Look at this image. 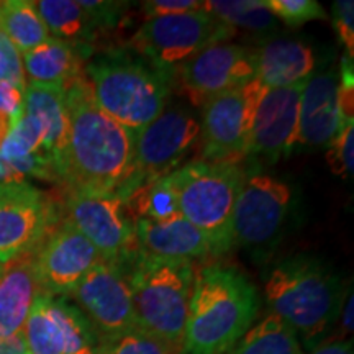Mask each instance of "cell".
Masks as SVG:
<instances>
[{"label":"cell","instance_id":"cell-1","mask_svg":"<svg viewBox=\"0 0 354 354\" xmlns=\"http://www.w3.org/2000/svg\"><path fill=\"white\" fill-rule=\"evenodd\" d=\"M68 149L59 172L66 190L117 194L131 172L135 133L102 110L86 74L64 88Z\"/></svg>","mask_w":354,"mask_h":354},{"label":"cell","instance_id":"cell-2","mask_svg":"<svg viewBox=\"0 0 354 354\" xmlns=\"http://www.w3.org/2000/svg\"><path fill=\"white\" fill-rule=\"evenodd\" d=\"M259 312L253 282L234 266L215 263L194 274L192 297L177 354H232Z\"/></svg>","mask_w":354,"mask_h":354},{"label":"cell","instance_id":"cell-3","mask_svg":"<svg viewBox=\"0 0 354 354\" xmlns=\"http://www.w3.org/2000/svg\"><path fill=\"white\" fill-rule=\"evenodd\" d=\"M264 295L271 313L284 320L310 351L325 343L346 299L338 276L308 256L274 266L264 281Z\"/></svg>","mask_w":354,"mask_h":354},{"label":"cell","instance_id":"cell-4","mask_svg":"<svg viewBox=\"0 0 354 354\" xmlns=\"http://www.w3.org/2000/svg\"><path fill=\"white\" fill-rule=\"evenodd\" d=\"M84 73L97 105L133 133L165 112L169 81L146 59L123 51L105 53L95 56Z\"/></svg>","mask_w":354,"mask_h":354},{"label":"cell","instance_id":"cell-5","mask_svg":"<svg viewBox=\"0 0 354 354\" xmlns=\"http://www.w3.org/2000/svg\"><path fill=\"white\" fill-rule=\"evenodd\" d=\"M128 274L136 320L177 354L192 297L194 263L161 259L136 250Z\"/></svg>","mask_w":354,"mask_h":354},{"label":"cell","instance_id":"cell-6","mask_svg":"<svg viewBox=\"0 0 354 354\" xmlns=\"http://www.w3.org/2000/svg\"><path fill=\"white\" fill-rule=\"evenodd\" d=\"M180 216L209 238L214 254L232 248V221L238 194L246 179L241 162H189L171 174Z\"/></svg>","mask_w":354,"mask_h":354},{"label":"cell","instance_id":"cell-7","mask_svg":"<svg viewBox=\"0 0 354 354\" xmlns=\"http://www.w3.org/2000/svg\"><path fill=\"white\" fill-rule=\"evenodd\" d=\"M236 30L207 10L146 20L131 39L136 53L169 77L202 50L225 43Z\"/></svg>","mask_w":354,"mask_h":354},{"label":"cell","instance_id":"cell-8","mask_svg":"<svg viewBox=\"0 0 354 354\" xmlns=\"http://www.w3.org/2000/svg\"><path fill=\"white\" fill-rule=\"evenodd\" d=\"M201 125L183 109H169L135 133L131 172L117 196L125 201L143 185L172 174L198 143Z\"/></svg>","mask_w":354,"mask_h":354},{"label":"cell","instance_id":"cell-9","mask_svg":"<svg viewBox=\"0 0 354 354\" xmlns=\"http://www.w3.org/2000/svg\"><path fill=\"white\" fill-rule=\"evenodd\" d=\"M266 87L258 79L214 97L202 107L198 151L203 161L241 162L248 158Z\"/></svg>","mask_w":354,"mask_h":354},{"label":"cell","instance_id":"cell-10","mask_svg":"<svg viewBox=\"0 0 354 354\" xmlns=\"http://www.w3.org/2000/svg\"><path fill=\"white\" fill-rule=\"evenodd\" d=\"M66 218L99 251L102 259L125 266L138 250L135 228L115 194L66 190Z\"/></svg>","mask_w":354,"mask_h":354},{"label":"cell","instance_id":"cell-11","mask_svg":"<svg viewBox=\"0 0 354 354\" xmlns=\"http://www.w3.org/2000/svg\"><path fill=\"white\" fill-rule=\"evenodd\" d=\"M71 297L104 344L138 328L128 274L123 264L102 261L79 282Z\"/></svg>","mask_w":354,"mask_h":354},{"label":"cell","instance_id":"cell-12","mask_svg":"<svg viewBox=\"0 0 354 354\" xmlns=\"http://www.w3.org/2000/svg\"><path fill=\"white\" fill-rule=\"evenodd\" d=\"M56 225L55 202L32 184L0 183V264L33 251Z\"/></svg>","mask_w":354,"mask_h":354},{"label":"cell","instance_id":"cell-13","mask_svg":"<svg viewBox=\"0 0 354 354\" xmlns=\"http://www.w3.org/2000/svg\"><path fill=\"white\" fill-rule=\"evenodd\" d=\"M28 354H97L91 322L64 297L39 294L24 326Z\"/></svg>","mask_w":354,"mask_h":354},{"label":"cell","instance_id":"cell-14","mask_svg":"<svg viewBox=\"0 0 354 354\" xmlns=\"http://www.w3.org/2000/svg\"><path fill=\"white\" fill-rule=\"evenodd\" d=\"M102 256L94 245L68 220L56 223L35 251V266L41 294L51 297L71 295Z\"/></svg>","mask_w":354,"mask_h":354},{"label":"cell","instance_id":"cell-15","mask_svg":"<svg viewBox=\"0 0 354 354\" xmlns=\"http://www.w3.org/2000/svg\"><path fill=\"white\" fill-rule=\"evenodd\" d=\"M292 190L268 174L246 176L232 221V248L268 245L281 232L290 207Z\"/></svg>","mask_w":354,"mask_h":354},{"label":"cell","instance_id":"cell-16","mask_svg":"<svg viewBox=\"0 0 354 354\" xmlns=\"http://www.w3.org/2000/svg\"><path fill=\"white\" fill-rule=\"evenodd\" d=\"M179 86L197 107L223 92L253 81V56L233 43H216L202 50L176 71Z\"/></svg>","mask_w":354,"mask_h":354},{"label":"cell","instance_id":"cell-17","mask_svg":"<svg viewBox=\"0 0 354 354\" xmlns=\"http://www.w3.org/2000/svg\"><path fill=\"white\" fill-rule=\"evenodd\" d=\"M305 81L289 87L266 88L256 112L248 156L276 162L297 145L300 95Z\"/></svg>","mask_w":354,"mask_h":354},{"label":"cell","instance_id":"cell-18","mask_svg":"<svg viewBox=\"0 0 354 354\" xmlns=\"http://www.w3.org/2000/svg\"><path fill=\"white\" fill-rule=\"evenodd\" d=\"M338 86L339 73L335 68L313 73L305 81L300 95L297 145L304 148L328 146L348 125L339 110Z\"/></svg>","mask_w":354,"mask_h":354},{"label":"cell","instance_id":"cell-19","mask_svg":"<svg viewBox=\"0 0 354 354\" xmlns=\"http://www.w3.org/2000/svg\"><path fill=\"white\" fill-rule=\"evenodd\" d=\"M138 250L161 259L190 261L214 254L209 238L180 215L171 220L133 221Z\"/></svg>","mask_w":354,"mask_h":354},{"label":"cell","instance_id":"cell-20","mask_svg":"<svg viewBox=\"0 0 354 354\" xmlns=\"http://www.w3.org/2000/svg\"><path fill=\"white\" fill-rule=\"evenodd\" d=\"M35 251L8 261L0 272V338L24 333L30 310L41 294Z\"/></svg>","mask_w":354,"mask_h":354},{"label":"cell","instance_id":"cell-21","mask_svg":"<svg viewBox=\"0 0 354 354\" xmlns=\"http://www.w3.org/2000/svg\"><path fill=\"white\" fill-rule=\"evenodd\" d=\"M254 77L266 88L289 87L304 82L313 74L315 56L307 44L299 39L277 38L251 51Z\"/></svg>","mask_w":354,"mask_h":354},{"label":"cell","instance_id":"cell-22","mask_svg":"<svg viewBox=\"0 0 354 354\" xmlns=\"http://www.w3.org/2000/svg\"><path fill=\"white\" fill-rule=\"evenodd\" d=\"M24 110L37 118L43 130V153L55 167L56 180L68 149L69 115L64 88L55 86L26 84Z\"/></svg>","mask_w":354,"mask_h":354},{"label":"cell","instance_id":"cell-23","mask_svg":"<svg viewBox=\"0 0 354 354\" xmlns=\"http://www.w3.org/2000/svg\"><path fill=\"white\" fill-rule=\"evenodd\" d=\"M77 48L50 37L32 51L21 55L26 84L68 87L74 79L86 74Z\"/></svg>","mask_w":354,"mask_h":354},{"label":"cell","instance_id":"cell-24","mask_svg":"<svg viewBox=\"0 0 354 354\" xmlns=\"http://www.w3.org/2000/svg\"><path fill=\"white\" fill-rule=\"evenodd\" d=\"M35 7L53 38L74 46L88 41L99 28L81 3L74 0H39Z\"/></svg>","mask_w":354,"mask_h":354},{"label":"cell","instance_id":"cell-25","mask_svg":"<svg viewBox=\"0 0 354 354\" xmlns=\"http://www.w3.org/2000/svg\"><path fill=\"white\" fill-rule=\"evenodd\" d=\"M0 30L20 55L32 51L50 38V32L39 17L35 2L30 0L0 2Z\"/></svg>","mask_w":354,"mask_h":354},{"label":"cell","instance_id":"cell-26","mask_svg":"<svg viewBox=\"0 0 354 354\" xmlns=\"http://www.w3.org/2000/svg\"><path fill=\"white\" fill-rule=\"evenodd\" d=\"M232 354H305L295 331L274 313L254 323Z\"/></svg>","mask_w":354,"mask_h":354},{"label":"cell","instance_id":"cell-27","mask_svg":"<svg viewBox=\"0 0 354 354\" xmlns=\"http://www.w3.org/2000/svg\"><path fill=\"white\" fill-rule=\"evenodd\" d=\"M207 10L216 19L233 26L234 30L245 28L253 33H268L277 25L276 17L261 0H212L203 2Z\"/></svg>","mask_w":354,"mask_h":354},{"label":"cell","instance_id":"cell-28","mask_svg":"<svg viewBox=\"0 0 354 354\" xmlns=\"http://www.w3.org/2000/svg\"><path fill=\"white\" fill-rule=\"evenodd\" d=\"M125 203L130 207L135 220L165 221L180 215L171 174L140 187L127 198Z\"/></svg>","mask_w":354,"mask_h":354},{"label":"cell","instance_id":"cell-29","mask_svg":"<svg viewBox=\"0 0 354 354\" xmlns=\"http://www.w3.org/2000/svg\"><path fill=\"white\" fill-rule=\"evenodd\" d=\"M97 354H176L172 349L162 343L156 336L149 335L148 331L141 330L140 326L135 330L127 331L118 338L107 342L99 346Z\"/></svg>","mask_w":354,"mask_h":354},{"label":"cell","instance_id":"cell-30","mask_svg":"<svg viewBox=\"0 0 354 354\" xmlns=\"http://www.w3.org/2000/svg\"><path fill=\"white\" fill-rule=\"evenodd\" d=\"M276 19L289 26H300L312 20H325L326 12L315 0H264Z\"/></svg>","mask_w":354,"mask_h":354},{"label":"cell","instance_id":"cell-31","mask_svg":"<svg viewBox=\"0 0 354 354\" xmlns=\"http://www.w3.org/2000/svg\"><path fill=\"white\" fill-rule=\"evenodd\" d=\"M354 122L348 123L338 136L328 145L326 153V162L330 171L342 179H351L353 177V151H354Z\"/></svg>","mask_w":354,"mask_h":354},{"label":"cell","instance_id":"cell-32","mask_svg":"<svg viewBox=\"0 0 354 354\" xmlns=\"http://www.w3.org/2000/svg\"><path fill=\"white\" fill-rule=\"evenodd\" d=\"M2 81L15 84L20 88H26L21 55L0 30V82Z\"/></svg>","mask_w":354,"mask_h":354},{"label":"cell","instance_id":"cell-33","mask_svg":"<svg viewBox=\"0 0 354 354\" xmlns=\"http://www.w3.org/2000/svg\"><path fill=\"white\" fill-rule=\"evenodd\" d=\"M203 2L197 0H148L141 3L145 20L159 19V17L179 15V13L202 10Z\"/></svg>","mask_w":354,"mask_h":354},{"label":"cell","instance_id":"cell-34","mask_svg":"<svg viewBox=\"0 0 354 354\" xmlns=\"http://www.w3.org/2000/svg\"><path fill=\"white\" fill-rule=\"evenodd\" d=\"M354 3L351 0H338L333 3V26L338 32V37L346 46L348 55L353 59L354 53Z\"/></svg>","mask_w":354,"mask_h":354},{"label":"cell","instance_id":"cell-35","mask_svg":"<svg viewBox=\"0 0 354 354\" xmlns=\"http://www.w3.org/2000/svg\"><path fill=\"white\" fill-rule=\"evenodd\" d=\"M338 100L339 110L344 123L354 122V74H353V59L346 56L343 59L342 73H339L338 86Z\"/></svg>","mask_w":354,"mask_h":354},{"label":"cell","instance_id":"cell-36","mask_svg":"<svg viewBox=\"0 0 354 354\" xmlns=\"http://www.w3.org/2000/svg\"><path fill=\"white\" fill-rule=\"evenodd\" d=\"M24 104L25 88H20L12 82H0V112L8 115L17 122L24 112Z\"/></svg>","mask_w":354,"mask_h":354},{"label":"cell","instance_id":"cell-37","mask_svg":"<svg viewBox=\"0 0 354 354\" xmlns=\"http://www.w3.org/2000/svg\"><path fill=\"white\" fill-rule=\"evenodd\" d=\"M81 7L86 10L97 26H112L118 19V13L123 10L125 3L122 2H91V0H79Z\"/></svg>","mask_w":354,"mask_h":354},{"label":"cell","instance_id":"cell-38","mask_svg":"<svg viewBox=\"0 0 354 354\" xmlns=\"http://www.w3.org/2000/svg\"><path fill=\"white\" fill-rule=\"evenodd\" d=\"M310 354H354L353 339H333L313 348Z\"/></svg>","mask_w":354,"mask_h":354},{"label":"cell","instance_id":"cell-39","mask_svg":"<svg viewBox=\"0 0 354 354\" xmlns=\"http://www.w3.org/2000/svg\"><path fill=\"white\" fill-rule=\"evenodd\" d=\"M0 354H28L24 333L10 338H0Z\"/></svg>","mask_w":354,"mask_h":354},{"label":"cell","instance_id":"cell-40","mask_svg":"<svg viewBox=\"0 0 354 354\" xmlns=\"http://www.w3.org/2000/svg\"><path fill=\"white\" fill-rule=\"evenodd\" d=\"M353 294L349 292V295H346V299H344V304L342 307V313L339 315H343V331L344 335H351L353 333Z\"/></svg>","mask_w":354,"mask_h":354},{"label":"cell","instance_id":"cell-41","mask_svg":"<svg viewBox=\"0 0 354 354\" xmlns=\"http://www.w3.org/2000/svg\"><path fill=\"white\" fill-rule=\"evenodd\" d=\"M20 180H24V177L0 156V183H20Z\"/></svg>","mask_w":354,"mask_h":354},{"label":"cell","instance_id":"cell-42","mask_svg":"<svg viewBox=\"0 0 354 354\" xmlns=\"http://www.w3.org/2000/svg\"><path fill=\"white\" fill-rule=\"evenodd\" d=\"M13 125H15V120L12 117H8V115L0 112V149H2L8 135H10Z\"/></svg>","mask_w":354,"mask_h":354},{"label":"cell","instance_id":"cell-43","mask_svg":"<svg viewBox=\"0 0 354 354\" xmlns=\"http://www.w3.org/2000/svg\"><path fill=\"white\" fill-rule=\"evenodd\" d=\"M2 268H3V264H0V272H2Z\"/></svg>","mask_w":354,"mask_h":354}]
</instances>
